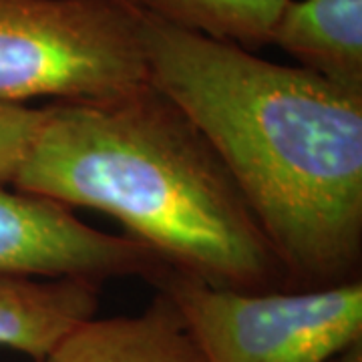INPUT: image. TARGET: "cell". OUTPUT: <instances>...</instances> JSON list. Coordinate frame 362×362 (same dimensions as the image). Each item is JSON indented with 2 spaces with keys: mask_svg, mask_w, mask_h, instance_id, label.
Returning <instances> with one entry per match:
<instances>
[{
  "mask_svg": "<svg viewBox=\"0 0 362 362\" xmlns=\"http://www.w3.org/2000/svg\"><path fill=\"white\" fill-rule=\"evenodd\" d=\"M141 13L247 51L270 45L286 0H127Z\"/></svg>",
  "mask_w": 362,
  "mask_h": 362,
  "instance_id": "cell-8",
  "label": "cell"
},
{
  "mask_svg": "<svg viewBox=\"0 0 362 362\" xmlns=\"http://www.w3.org/2000/svg\"><path fill=\"white\" fill-rule=\"evenodd\" d=\"M11 187L69 209L103 211L171 270L204 284L290 290L226 163L149 81L101 99L42 107Z\"/></svg>",
  "mask_w": 362,
  "mask_h": 362,
  "instance_id": "cell-2",
  "label": "cell"
},
{
  "mask_svg": "<svg viewBox=\"0 0 362 362\" xmlns=\"http://www.w3.org/2000/svg\"><path fill=\"white\" fill-rule=\"evenodd\" d=\"M35 362H207L177 306L157 292L137 316L89 318Z\"/></svg>",
  "mask_w": 362,
  "mask_h": 362,
  "instance_id": "cell-5",
  "label": "cell"
},
{
  "mask_svg": "<svg viewBox=\"0 0 362 362\" xmlns=\"http://www.w3.org/2000/svg\"><path fill=\"white\" fill-rule=\"evenodd\" d=\"M147 81L127 0H0V103L101 99Z\"/></svg>",
  "mask_w": 362,
  "mask_h": 362,
  "instance_id": "cell-3",
  "label": "cell"
},
{
  "mask_svg": "<svg viewBox=\"0 0 362 362\" xmlns=\"http://www.w3.org/2000/svg\"><path fill=\"white\" fill-rule=\"evenodd\" d=\"M156 288L177 306L207 362H328L362 340V280L240 292L169 270Z\"/></svg>",
  "mask_w": 362,
  "mask_h": 362,
  "instance_id": "cell-4",
  "label": "cell"
},
{
  "mask_svg": "<svg viewBox=\"0 0 362 362\" xmlns=\"http://www.w3.org/2000/svg\"><path fill=\"white\" fill-rule=\"evenodd\" d=\"M270 45L300 69L362 95V0H286Z\"/></svg>",
  "mask_w": 362,
  "mask_h": 362,
  "instance_id": "cell-6",
  "label": "cell"
},
{
  "mask_svg": "<svg viewBox=\"0 0 362 362\" xmlns=\"http://www.w3.org/2000/svg\"><path fill=\"white\" fill-rule=\"evenodd\" d=\"M137 23L149 83L226 163L288 288L361 282L362 95L141 11Z\"/></svg>",
  "mask_w": 362,
  "mask_h": 362,
  "instance_id": "cell-1",
  "label": "cell"
},
{
  "mask_svg": "<svg viewBox=\"0 0 362 362\" xmlns=\"http://www.w3.org/2000/svg\"><path fill=\"white\" fill-rule=\"evenodd\" d=\"M101 286L78 278L0 276V346L42 358L69 330L97 314Z\"/></svg>",
  "mask_w": 362,
  "mask_h": 362,
  "instance_id": "cell-7",
  "label": "cell"
},
{
  "mask_svg": "<svg viewBox=\"0 0 362 362\" xmlns=\"http://www.w3.org/2000/svg\"><path fill=\"white\" fill-rule=\"evenodd\" d=\"M328 362H362V340L354 342L352 346L346 350H342L340 354H337L332 361Z\"/></svg>",
  "mask_w": 362,
  "mask_h": 362,
  "instance_id": "cell-10",
  "label": "cell"
},
{
  "mask_svg": "<svg viewBox=\"0 0 362 362\" xmlns=\"http://www.w3.org/2000/svg\"><path fill=\"white\" fill-rule=\"evenodd\" d=\"M40 121V109L0 103V185H13Z\"/></svg>",
  "mask_w": 362,
  "mask_h": 362,
  "instance_id": "cell-9",
  "label": "cell"
}]
</instances>
